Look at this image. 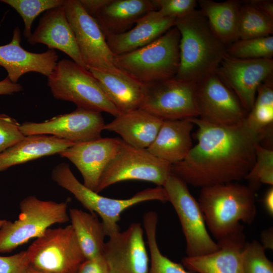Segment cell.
<instances>
[{"instance_id":"obj_1","label":"cell","mask_w":273,"mask_h":273,"mask_svg":"<svg viewBox=\"0 0 273 273\" xmlns=\"http://www.w3.org/2000/svg\"><path fill=\"white\" fill-rule=\"evenodd\" d=\"M189 119L198 127V143L183 160L172 164L171 173L202 188L245 178L255 163L256 146L268 136L251 128L245 120L224 126L198 117Z\"/></svg>"},{"instance_id":"obj_2","label":"cell","mask_w":273,"mask_h":273,"mask_svg":"<svg viewBox=\"0 0 273 273\" xmlns=\"http://www.w3.org/2000/svg\"><path fill=\"white\" fill-rule=\"evenodd\" d=\"M180 34L179 65L175 78L197 82L215 72L228 46L215 34L200 10L176 19Z\"/></svg>"},{"instance_id":"obj_3","label":"cell","mask_w":273,"mask_h":273,"mask_svg":"<svg viewBox=\"0 0 273 273\" xmlns=\"http://www.w3.org/2000/svg\"><path fill=\"white\" fill-rule=\"evenodd\" d=\"M198 202L207 227L219 240L250 224L256 215L255 191L232 182L202 188Z\"/></svg>"},{"instance_id":"obj_4","label":"cell","mask_w":273,"mask_h":273,"mask_svg":"<svg viewBox=\"0 0 273 273\" xmlns=\"http://www.w3.org/2000/svg\"><path fill=\"white\" fill-rule=\"evenodd\" d=\"M51 176L59 186L72 193L90 212L100 216L107 237L120 231L118 222L121 214L128 208L148 201H168L163 188L159 186L147 188L125 199L101 196L81 183L66 163L56 165L52 171Z\"/></svg>"},{"instance_id":"obj_5","label":"cell","mask_w":273,"mask_h":273,"mask_svg":"<svg viewBox=\"0 0 273 273\" xmlns=\"http://www.w3.org/2000/svg\"><path fill=\"white\" fill-rule=\"evenodd\" d=\"M179 32L174 26L142 48L114 56V65L143 84L173 78L179 65Z\"/></svg>"},{"instance_id":"obj_6","label":"cell","mask_w":273,"mask_h":273,"mask_svg":"<svg viewBox=\"0 0 273 273\" xmlns=\"http://www.w3.org/2000/svg\"><path fill=\"white\" fill-rule=\"evenodd\" d=\"M47 84L55 98L72 102L77 108L105 112L115 117L121 113L92 73L72 60L57 62Z\"/></svg>"},{"instance_id":"obj_7","label":"cell","mask_w":273,"mask_h":273,"mask_svg":"<svg viewBox=\"0 0 273 273\" xmlns=\"http://www.w3.org/2000/svg\"><path fill=\"white\" fill-rule=\"evenodd\" d=\"M14 222L6 220L0 228V253L12 251L29 240L41 236L51 225L69 220L67 203L44 201L30 196L20 204Z\"/></svg>"},{"instance_id":"obj_8","label":"cell","mask_w":273,"mask_h":273,"mask_svg":"<svg viewBox=\"0 0 273 273\" xmlns=\"http://www.w3.org/2000/svg\"><path fill=\"white\" fill-rule=\"evenodd\" d=\"M26 250L29 267L39 273H76L86 259L71 224L48 228Z\"/></svg>"},{"instance_id":"obj_9","label":"cell","mask_w":273,"mask_h":273,"mask_svg":"<svg viewBox=\"0 0 273 273\" xmlns=\"http://www.w3.org/2000/svg\"><path fill=\"white\" fill-rule=\"evenodd\" d=\"M162 187L179 218L186 240L187 256H202L217 250L219 246L210 236L199 203L187 184L171 173Z\"/></svg>"},{"instance_id":"obj_10","label":"cell","mask_w":273,"mask_h":273,"mask_svg":"<svg viewBox=\"0 0 273 273\" xmlns=\"http://www.w3.org/2000/svg\"><path fill=\"white\" fill-rule=\"evenodd\" d=\"M172 164L147 149L132 147L122 140L118 150L106 167L96 192L120 181L139 180L163 187L171 174Z\"/></svg>"},{"instance_id":"obj_11","label":"cell","mask_w":273,"mask_h":273,"mask_svg":"<svg viewBox=\"0 0 273 273\" xmlns=\"http://www.w3.org/2000/svg\"><path fill=\"white\" fill-rule=\"evenodd\" d=\"M196 85V82L175 77L144 84L140 109L163 120L199 117Z\"/></svg>"},{"instance_id":"obj_12","label":"cell","mask_w":273,"mask_h":273,"mask_svg":"<svg viewBox=\"0 0 273 273\" xmlns=\"http://www.w3.org/2000/svg\"><path fill=\"white\" fill-rule=\"evenodd\" d=\"M63 7L86 69L112 72L118 71L114 63V55L105 36L79 1L65 0Z\"/></svg>"},{"instance_id":"obj_13","label":"cell","mask_w":273,"mask_h":273,"mask_svg":"<svg viewBox=\"0 0 273 273\" xmlns=\"http://www.w3.org/2000/svg\"><path fill=\"white\" fill-rule=\"evenodd\" d=\"M196 99L198 118L211 123L235 125L243 122L247 115L238 98L216 72L196 82Z\"/></svg>"},{"instance_id":"obj_14","label":"cell","mask_w":273,"mask_h":273,"mask_svg":"<svg viewBox=\"0 0 273 273\" xmlns=\"http://www.w3.org/2000/svg\"><path fill=\"white\" fill-rule=\"evenodd\" d=\"M105 124L101 112L77 108L42 122H25L20 128L25 136L50 134L75 144L101 138Z\"/></svg>"},{"instance_id":"obj_15","label":"cell","mask_w":273,"mask_h":273,"mask_svg":"<svg viewBox=\"0 0 273 273\" xmlns=\"http://www.w3.org/2000/svg\"><path fill=\"white\" fill-rule=\"evenodd\" d=\"M215 72L248 114L253 106L259 86L273 75V59H242L226 54Z\"/></svg>"},{"instance_id":"obj_16","label":"cell","mask_w":273,"mask_h":273,"mask_svg":"<svg viewBox=\"0 0 273 273\" xmlns=\"http://www.w3.org/2000/svg\"><path fill=\"white\" fill-rule=\"evenodd\" d=\"M108 237L103 257L109 273H149L150 260L140 223Z\"/></svg>"},{"instance_id":"obj_17","label":"cell","mask_w":273,"mask_h":273,"mask_svg":"<svg viewBox=\"0 0 273 273\" xmlns=\"http://www.w3.org/2000/svg\"><path fill=\"white\" fill-rule=\"evenodd\" d=\"M122 140L102 137L74 144L59 153L70 160L82 175L83 185L96 191L107 165L118 150Z\"/></svg>"},{"instance_id":"obj_18","label":"cell","mask_w":273,"mask_h":273,"mask_svg":"<svg viewBox=\"0 0 273 273\" xmlns=\"http://www.w3.org/2000/svg\"><path fill=\"white\" fill-rule=\"evenodd\" d=\"M21 32L16 27L13 31L11 41L0 46V66L8 72V77L13 83H17L24 74L34 72L48 77L53 72L58 56L53 49L41 53L29 52L21 46Z\"/></svg>"},{"instance_id":"obj_19","label":"cell","mask_w":273,"mask_h":273,"mask_svg":"<svg viewBox=\"0 0 273 273\" xmlns=\"http://www.w3.org/2000/svg\"><path fill=\"white\" fill-rule=\"evenodd\" d=\"M219 248L211 253L186 256L182 264L195 273H245L242 251L246 243L243 228L217 241Z\"/></svg>"},{"instance_id":"obj_20","label":"cell","mask_w":273,"mask_h":273,"mask_svg":"<svg viewBox=\"0 0 273 273\" xmlns=\"http://www.w3.org/2000/svg\"><path fill=\"white\" fill-rule=\"evenodd\" d=\"M27 40L32 45L42 43L47 46L49 49L61 51L69 56L73 61L86 69L63 5L46 11Z\"/></svg>"},{"instance_id":"obj_21","label":"cell","mask_w":273,"mask_h":273,"mask_svg":"<svg viewBox=\"0 0 273 273\" xmlns=\"http://www.w3.org/2000/svg\"><path fill=\"white\" fill-rule=\"evenodd\" d=\"M176 19L161 16L157 10L150 11L140 18L132 29L106 37L114 56L142 48L156 40L175 26Z\"/></svg>"},{"instance_id":"obj_22","label":"cell","mask_w":273,"mask_h":273,"mask_svg":"<svg viewBox=\"0 0 273 273\" xmlns=\"http://www.w3.org/2000/svg\"><path fill=\"white\" fill-rule=\"evenodd\" d=\"M163 120L141 109L121 113L105 124L103 130L119 134L125 143L147 149L155 140Z\"/></svg>"},{"instance_id":"obj_23","label":"cell","mask_w":273,"mask_h":273,"mask_svg":"<svg viewBox=\"0 0 273 273\" xmlns=\"http://www.w3.org/2000/svg\"><path fill=\"white\" fill-rule=\"evenodd\" d=\"M157 10L153 0H109L92 17L104 35L126 32L147 13Z\"/></svg>"},{"instance_id":"obj_24","label":"cell","mask_w":273,"mask_h":273,"mask_svg":"<svg viewBox=\"0 0 273 273\" xmlns=\"http://www.w3.org/2000/svg\"><path fill=\"white\" fill-rule=\"evenodd\" d=\"M194 125L189 119L163 120L155 140L147 149L171 164L183 160L192 147Z\"/></svg>"},{"instance_id":"obj_25","label":"cell","mask_w":273,"mask_h":273,"mask_svg":"<svg viewBox=\"0 0 273 273\" xmlns=\"http://www.w3.org/2000/svg\"><path fill=\"white\" fill-rule=\"evenodd\" d=\"M88 70L99 81L110 101L121 113L140 108L144 84L119 69L113 72L92 68Z\"/></svg>"},{"instance_id":"obj_26","label":"cell","mask_w":273,"mask_h":273,"mask_svg":"<svg viewBox=\"0 0 273 273\" xmlns=\"http://www.w3.org/2000/svg\"><path fill=\"white\" fill-rule=\"evenodd\" d=\"M74 143L47 134L25 136L0 153V171L44 156L59 154Z\"/></svg>"},{"instance_id":"obj_27","label":"cell","mask_w":273,"mask_h":273,"mask_svg":"<svg viewBox=\"0 0 273 273\" xmlns=\"http://www.w3.org/2000/svg\"><path fill=\"white\" fill-rule=\"evenodd\" d=\"M200 11L217 37L227 46L238 40V26L241 2L199 0Z\"/></svg>"},{"instance_id":"obj_28","label":"cell","mask_w":273,"mask_h":273,"mask_svg":"<svg viewBox=\"0 0 273 273\" xmlns=\"http://www.w3.org/2000/svg\"><path fill=\"white\" fill-rule=\"evenodd\" d=\"M77 240L86 259L103 257L106 234L101 221L94 213L76 208L69 210Z\"/></svg>"},{"instance_id":"obj_29","label":"cell","mask_w":273,"mask_h":273,"mask_svg":"<svg viewBox=\"0 0 273 273\" xmlns=\"http://www.w3.org/2000/svg\"><path fill=\"white\" fill-rule=\"evenodd\" d=\"M245 121L254 130L270 135L273 123V75L259 86L253 106Z\"/></svg>"},{"instance_id":"obj_30","label":"cell","mask_w":273,"mask_h":273,"mask_svg":"<svg viewBox=\"0 0 273 273\" xmlns=\"http://www.w3.org/2000/svg\"><path fill=\"white\" fill-rule=\"evenodd\" d=\"M144 230L149 248V273H195L186 269L164 255L160 251L156 238L158 216L154 211L145 213L143 218Z\"/></svg>"},{"instance_id":"obj_31","label":"cell","mask_w":273,"mask_h":273,"mask_svg":"<svg viewBox=\"0 0 273 273\" xmlns=\"http://www.w3.org/2000/svg\"><path fill=\"white\" fill-rule=\"evenodd\" d=\"M272 33L273 19L245 1H242L238 21V39L267 36Z\"/></svg>"},{"instance_id":"obj_32","label":"cell","mask_w":273,"mask_h":273,"mask_svg":"<svg viewBox=\"0 0 273 273\" xmlns=\"http://www.w3.org/2000/svg\"><path fill=\"white\" fill-rule=\"evenodd\" d=\"M226 54L242 59H272L273 36L238 39L228 46Z\"/></svg>"},{"instance_id":"obj_33","label":"cell","mask_w":273,"mask_h":273,"mask_svg":"<svg viewBox=\"0 0 273 273\" xmlns=\"http://www.w3.org/2000/svg\"><path fill=\"white\" fill-rule=\"evenodd\" d=\"M65 0H2L21 16L24 23L23 35L28 39L31 35L32 24L40 13L64 5Z\"/></svg>"},{"instance_id":"obj_34","label":"cell","mask_w":273,"mask_h":273,"mask_svg":"<svg viewBox=\"0 0 273 273\" xmlns=\"http://www.w3.org/2000/svg\"><path fill=\"white\" fill-rule=\"evenodd\" d=\"M245 179L254 191L261 184L273 185V151L258 144L256 147L255 163Z\"/></svg>"},{"instance_id":"obj_35","label":"cell","mask_w":273,"mask_h":273,"mask_svg":"<svg viewBox=\"0 0 273 273\" xmlns=\"http://www.w3.org/2000/svg\"><path fill=\"white\" fill-rule=\"evenodd\" d=\"M265 250L256 240L246 242L241 254L245 273H273V263L266 256Z\"/></svg>"},{"instance_id":"obj_36","label":"cell","mask_w":273,"mask_h":273,"mask_svg":"<svg viewBox=\"0 0 273 273\" xmlns=\"http://www.w3.org/2000/svg\"><path fill=\"white\" fill-rule=\"evenodd\" d=\"M158 12L165 17L183 18L196 10L195 0H153Z\"/></svg>"},{"instance_id":"obj_37","label":"cell","mask_w":273,"mask_h":273,"mask_svg":"<svg viewBox=\"0 0 273 273\" xmlns=\"http://www.w3.org/2000/svg\"><path fill=\"white\" fill-rule=\"evenodd\" d=\"M20 124L13 118L0 114V153L22 140Z\"/></svg>"},{"instance_id":"obj_38","label":"cell","mask_w":273,"mask_h":273,"mask_svg":"<svg viewBox=\"0 0 273 273\" xmlns=\"http://www.w3.org/2000/svg\"><path fill=\"white\" fill-rule=\"evenodd\" d=\"M28 268L26 250L11 256H0V273H25Z\"/></svg>"},{"instance_id":"obj_39","label":"cell","mask_w":273,"mask_h":273,"mask_svg":"<svg viewBox=\"0 0 273 273\" xmlns=\"http://www.w3.org/2000/svg\"><path fill=\"white\" fill-rule=\"evenodd\" d=\"M76 273H109L104 257L94 259H85Z\"/></svg>"},{"instance_id":"obj_40","label":"cell","mask_w":273,"mask_h":273,"mask_svg":"<svg viewBox=\"0 0 273 273\" xmlns=\"http://www.w3.org/2000/svg\"><path fill=\"white\" fill-rule=\"evenodd\" d=\"M246 3L273 19V1L271 0H248Z\"/></svg>"},{"instance_id":"obj_41","label":"cell","mask_w":273,"mask_h":273,"mask_svg":"<svg viewBox=\"0 0 273 273\" xmlns=\"http://www.w3.org/2000/svg\"><path fill=\"white\" fill-rule=\"evenodd\" d=\"M23 89L20 83L12 82L8 77L0 81V95H12Z\"/></svg>"},{"instance_id":"obj_42","label":"cell","mask_w":273,"mask_h":273,"mask_svg":"<svg viewBox=\"0 0 273 273\" xmlns=\"http://www.w3.org/2000/svg\"><path fill=\"white\" fill-rule=\"evenodd\" d=\"M263 204L267 213L270 216L273 215V188L270 187L265 193Z\"/></svg>"},{"instance_id":"obj_43","label":"cell","mask_w":273,"mask_h":273,"mask_svg":"<svg viewBox=\"0 0 273 273\" xmlns=\"http://www.w3.org/2000/svg\"><path fill=\"white\" fill-rule=\"evenodd\" d=\"M261 244L264 248L272 249V229L269 228L262 232L261 234Z\"/></svg>"},{"instance_id":"obj_44","label":"cell","mask_w":273,"mask_h":273,"mask_svg":"<svg viewBox=\"0 0 273 273\" xmlns=\"http://www.w3.org/2000/svg\"><path fill=\"white\" fill-rule=\"evenodd\" d=\"M25 273H39V272H38L32 269L31 268H30L29 267V268L27 269V270L26 271V272Z\"/></svg>"},{"instance_id":"obj_45","label":"cell","mask_w":273,"mask_h":273,"mask_svg":"<svg viewBox=\"0 0 273 273\" xmlns=\"http://www.w3.org/2000/svg\"><path fill=\"white\" fill-rule=\"evenodd\" d=\"M6 220H1L0 219V228L4 224V223L5 222Z\"/></svg>"}]
</instances>
